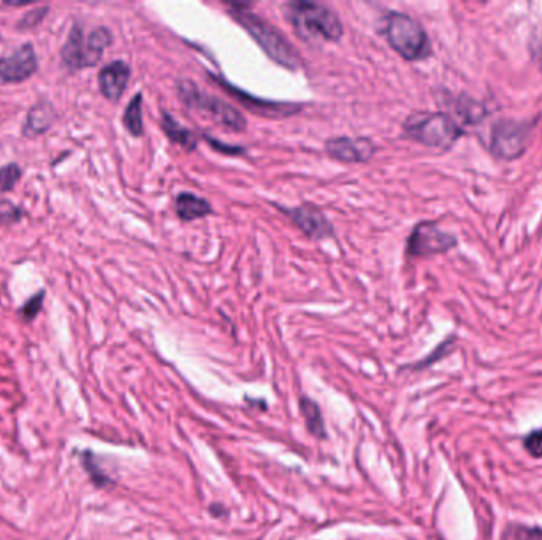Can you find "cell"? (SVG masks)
<instances>
[{
    "label": "cell",
    "mask_w": 542,
    "mask_h": 540,
    "mask_svg": "<svg viewBox=\"0 0 542 540\" xmlns=\"http://www.w3.org/2000/svg\"><path fill=\"white\" fill-rule=\"evenodd\" d=\"M228 14L250 34V38L260 46V50L264 51L265 56L271 59L275 64L289 71L301 69L303 59L297 53L292 43L289 42L285 36L281 34V30L275 28L271 22L250 12V5L230 4Z\"/></svg>",
    "instance_id": "obj_1"
},
{
    "label": "cell",
    "mask_w": 542,
    "mask_h": 540,
    "mask_svg": "<svg viewBox=\"0 0 542 540\" xmlns=\"http://www.w3.org/2000/svg\"><path fill=\"white\" fill-rule=\"evenodd\" d=\"M283 16L293 32L308 45L338 43L344 34L341 18L333 8L316 2H287Z\"/></svg>",
    "instance_id": "obj_2"
},
{
    "label": "cell",
    "mask_w": 542,
    "mask_h": 540,
    "mask_svg": "<svg viewBox=\"0 0 542 540\" xmlns=\"http://www.w3.org/2000/svg\"><path fill=\"white\" fill-rule=\"evenodd\" d=\"M378 30L385 42L407 62H421L433 56L427 30L413 16L401 12H385L378 21Z\"/></svg>",
    "instance_id": "obj_3"
},
{
    "label": "cell",
    "mask_w": 542,
    "mask_h": 540,
    "mask_svg": "<svg viewBox=\"0 0 542 540\" xmlns=\"http://www.w3.org/2000/svg\"><path fill=\"white\" fill-rule=\"evenodd\" d=\"M403 132L413 142L421 143L433 150L449 151L464 130L456 118L444 111H417L403 121Z\"/></svg>",
    "instance_id": "obj_4"
},
{
    "label": "cell",
    "mask_w": 542,
    "mask_h": 540,
    "mask_svg": "<svg viewBox=\"0 0 542 540\" xmlns=\"http://www.w3.org/2000/svg\"><path fill=\"white\" fill-rule=\"evenodd\" d=\"M177 95L179 102L191 111L205 114L230 132L242 134L248 127L246 118L234 105L216 97L213 94L201 91L193 79L177 81Z\"/></svg>",
    "instance_id": "obj_5"
},
{
    "label": "cell",
    "mask_w": 542,
    "mask_h": 540,
    "mask_svg": "<svg viewBox=\"0 0 542 540\" xmlns=\"http://www.w3.org/2000/svg\"><path fill=\"white\" fill-rule=\"evenodd\" d=\"M536 119H511L503 118L490 130V152L499 160H515L527 152L533 142Z\"/></svg>",
    "instance_id": "obj_6"
},
{
    "label": "cell",
    "mask_w": 542,
    "mask_h": 540,
    "mask_svg": "<svg viewBox=\"0 0 542 540\" xmlns=\"http://www.w3.org/2000/svg\"><path fill=\"white\" fill-rule=\"evenodd\" d=\"M208 77L213 79L214 83L219 86L221 89H224V93H227L230 97L238 100L242 107H246V110H250V113L256 114V116L281 119V118H291V116L299 113L305 107L303 103H293V102L259 99L256 95L246 93V91H242L240 87L232 85L222 75L208 73Z\"/></svg>",
    "instance_id": "obj_7"
},
{
    "label": "cell",
    "mask_w": 542,
    "mask_h": 540,
    "mask_svg": "<svg viewBox=\"0 0 542 540\" xmlns=\"http://www.w3.org/2000/svg\"><path fill=\"white\" fill-rule=\"evenodd\" d=\"M456 236L444 232L435 222L423 221L414 225L411 235L407 236L406 254L409 257H430L446 254L456 250Z\"/></svg>",
    "instance_id": "obj_8"
},
{
    "label": "cell",
    "mask_w": 542,
    "mask_h": 540,
    "mask_svg": "<svg viewBox=\"0 0 542 540\" xmlns=\"http://www.w3.org/2000/svg\"><path fill=\"white\" fill-rule=\"evenodd\" d=\"M281 213H284L291 221L299 227L303 235L313 241H322L335 236V227L327 216L321 209L314 207L313 203H303L300 207H278Z\"/></svg>",
    "instance_id": "obj_9"
},
{
    "label": "cell",
    "mask_w": 542,
    "mask_h": 540,
    "mask_svg": "<svg viewBox=\"0 0 542 540\" xmlns=\"http://www.w3.org/2000/svg\"><path fill=\"white\" fill-rule=\"evenodd\" d=\"M38 70V59L32 43H24L13 54L0 57V85H20Z\"/></svg>",
    "instance_id": "obj_10"
},
{
    "label": "cell",
    "mask_w": 542,
    "mask_h": 540,
    "mask_svg": "<svg viewBox=\"0 0 542 540\" xmlns=\"http://www.w3.org/2000/svg\"><path fill=\"white\" fill-rule=\"evenodd\" d=\"M324 148L330 159L341 164H366L378 151V146L368 136H336L327 140Z\"/></svg>",
    "instance_id": "obj_11"
},
{
    "label": "cell",
    "mask_w": 542,
    "mask_h": 540,
    "mask_svg": "<svg viewBox=\"0 0 542 540\" xmlns=\"http://www.w3.org/2000/svg\"><path fill=\"white\" fill-rule=\"evenodd\" d=\"M132 69L124 61H113L99 71L100 94L110 102H119L127 89Z\"/></svg>",
    "instance_id": "obj_12"
},
{
    "label": "cell",
    "mask_w": 542,
    "mask_h": 540,
    "mask_svg": "<svg viewBox=\"0 0 542 540\" xmlns=\"http://www.w3.org/2000/svg\"><path fill=\"white\" fill-rule=\"evenodd\" d=\"M61 61H62L64 67H67L70 71L85 70V69L91 67L85 29L78 22H75L71 26L64 46L61 50Z\"/></svg>",
    "instance_id": "obj_13"
},
{
    "label": "cell",
    "mask_w": 542,
    "mask_h": 540,
    "mask_svg": "<svg viewBox=\"0 0 542 540\" xmlns=\"http://www.w3.org/2000/svg\"><path fill=\"white\" fill-rule=\"evenodd\" d=\"M57 113L50 102H40L29 110L28 119L22 126V135L26 138H36L50 130L56 122Z\"/></svg>",
    "instance_id": "obj_14"
},
{
    "label": "cell",
    "mask_w": 542,
    "mask_h": 540,
    "mask_svg": "<svg viewBox=\"0 0 542 540\" xmlns=\"http://www.w3.org/2000/svg\"><path fill=\"white\" fill-rule=\"evenodd\" d=\"M175 211L179 221H199L213 214V207L208 200L201 199L193 192H181L175 199Z\"/></svg>",
    "instance_id": "obj_15"
},
{
    "label": "cell",
    "mask_w": 542,
    "mask_h": 540,
    "mask_svg": "<svg viewBox=\"0 0 542 540\" xmlns=\"http://www.w3.org/2000/svg\"><path fill=\"white\" fill-rule=\"evenodd\" d=\"M160 128L164 132L167 138L170 140L173 144H177L179 148L187 151V152H193L197 150L199 146V138L195 135V132H193L191 128L185 127L183 124H179L170 113L162 111V118H160Z\"/></svg>",
    "instance_id": "obj_16"
},
{
    "label": "cell",
    "mask_w": 542,
    "mask_h": 540,
    "mask_svg": "<svg viewBox=\"0 0 542 540\" xmlns=\"http://www.w3.org/2000/svg\"><path fill=\"white\" fill-rule=\"evenodd\" d=\"M299 405L300 413H301L303 419H305V423H307L308 431L313 434L314 438H317V439H325L327 438V430H325V421H324V415H322L319 405L314 399L301 397Z\"/></svg>",
    "instance_id": "obj_17"
},
{
    "label": "cell",
    "mask_w": 542,
    "mask_h": 540,
    "mask_svg": "<svg viewBox=\"0 0 542 540\" xmlns=\"http://www.w3.org/2000/svg\"><path fill=\"white\" fill-rule=\"evenodd\" d=\"M454 108H456V113L464 124H479L480 121H484L489 114V110L485 107L482 102L472 99L466 94H460L456 95V102H454Z\"/></svg>",
    "instance_id": "obj_18"
},
{
    "label": "cell",
    "mask_w": 542,
    "mask_h": 540,
    "mask_svg": "<svg viewBox=\"0 0 542 540\" xmlns=\"http://www.w3.org/2000/svg\"><path fill=\"white\" fill-rule=\"evenodd\" d=\"M122 124L127 134L134 138L144 135V122H143V94L136 93L122 114Z\"/></svg>",
    "instance_id": "obj_19"
},
{
    "label": "cell",
    "mask_w": 542,
    "mask_h": 540,
    "mask_svg": "<svg viewBox=\"0 0 542 540\" xmlns=\"http://www.w3.org/2000/svg\"><path fill=\"white\" fill-rule=\"evenodd\" d=\"M113 43V34L105 26L94 29L93 32L87 37V51H89V61L91 67H95L102 61L108 46Z\"/></svg>",
    "instance_id": "obj_20"
},
{
    "label": "cell",
    "mask_w": 542,
    "mask_h": 540,
    "mask_svg": "<svg viewBox=\"0 0 542 540\" xmlns=\"http://www.w3.org/2000/svg\"><path fill=\"white\" fill-rule=\"evenodd\" d=\"M79 458H81L83 468H85L86 472L89 474L91 482H93L95 487L103 488V487H108V485H114L113 480H111V479L103 472V470L100 468L99 462H97V456L94 455L91 450H85Z\"/></svg>",
    "instance_id": "obj_21"
},
{
    "label": "cell",
    "mask_w": 542,
    "mask_h": 540,
    "mask_svg": "<svg viewBox=\"0 0 542 540\" xmlns=\"http://www.w3.org/2000/svg\"><path fill=\"white\" fill-rule=\"evenodd\" d=\"M501 540H542V528L511 521L501 531Z\"/></svg>",
    "instance_id": "obj_22"
},
{
    "label": "cell",
    "mask_w": 542,
    "mask_h": 540,
    "mask_svg": "<svg viewBox=\"0 0 542 540\" xmlns=\"http://www.w3.org/2000/svg\"><path fill=\"white\" fill-rule=\"evenodd\" d=\"M22 178V168L16 162L0 167V195L12 192Z\"/></svg>",
    "instance_id": "obj_23"
},
{
    "label": "cell",
    "mask_w": 542,
    "mask_h": 540,
    "mask_svg": "<svg viewBox=\"0 0 542 540\" xmlns=\"http://www.w3.org/2000/svg\"><path fill=\"white\" fill-rule=\"evenodd\" d=\"M26 216L24 208L14 205L8 200L0 201V227H12L14 224L22 221Z\"/></svg>",
    "instance_id": "obj_24"
},
{
    "label": "cell",
    "mask_w": 542,
    "mask_h": 540,
    "mask_svg": "<svg viewBox=\"0 0 542 540\" xmlns=\"http://www.w3.org/2000/svg\"><path fill=\"white\" fill-rule=\"evenodd\" d=\"M45 297H46V291H37L34 297H30V299L20 307V311H18L20 317H21L24 322H32V320L37 319V315L42 313Z\"/></svg>",
    "instance_id": "obj_25"
},
{
    "label": "cell",
    "mask_w": 542,
    "mask_h": 540,
    "mask_svg": "<svg viewBox=\"0 0 542 540\" xmlns=\"http://www.w3.org/2000/svg\"><path fill=\"white\" fill-rule=\"evenodd\" d=\"M452 344H454V338H450L448 341L442 342L439 344L438 348L430 354V356H425L423 360H421L419 363H415L413 366H407L409 370L413 371H421L425 370L428 366H431V364H435L436 362H439L442 360L444 356H449L450 350H452Z\"/></svg>",
    "instance_id": "obj_26"
},
{
    "label": "cell",
    "mask_w": 542,
    "mask_h": 540,
    "mask_svg": "<svg viewBox=\"0 0 542 540\" xmlns=\"http://www.w3.org/2000/svg\"><path fill=\"white\" fill-rule=\"evenodd\" d=\"M48 13H50V7H48V5L30 10V12L24 14L21 20L18 21V24H16V30H30V29H36L37 26L42 24L43 20L46 18V14Z\"/></svg>",
    "instance_id": "obj_27"
},
{
    "label": "cell",
    "mask_w": 542,
    "mask_h": 540,
    "mask_svg": "<svg viewBox=\"0 0 542 540\" xmlns=\"http://www.w3.org/2000/svg\"><path fill=\"white\" fill-rule=\"evenodd\" d=\"M203 138H205V142L209 143V146H211L214 151H218V152H221V154H226V156H242V154H246V150L242 148V146L222 143L221 140H216V138L208 135V134H203Z\"/></svg>",
    "instance_id": "obj_28"
},
{
    "label": "cell",
    "mask_w": 542,
    "mask_h": 540,
    "mask_svg": "<svg viewBox=\"0 0 542 540\" xmlns=\"http://www.w3.org/2000/svg\"><path fill=\"white\" fill-rule=\"evenodd\" d=\"M523 447L533 458H542V430L528 433L523 439Z\"/></svg>",
    "instance_id": "obj_29"
},
{
    "label": "cell",
    "mask_w": 542,
    "mask_h": 540,
    "mask_svg": "<svg viewBox=\"0 0 542 540\" xmlns=\"http://www.w3.org/2000/svg\"><path fill=\"white\" fill-rule=\"evenodd\" d=\"M533 57H535L536 65L542 71V40H539V43L536 45L535 50H533Z\"/></svg>",
    "instance_id": "obj_30"
},
{
    "label": "cell",
    "mask_w": 542,
    "mask_h": 540,
    "mask_svg": "<svg viewBox=\"0 0 542 540\" xmlns=\"http://www.w3.org/2000/svg\"><path fill=\"white\" fill-rule=\"evenodd\" d=\"M209 511H211V513H213V517L219 519V517H222L221 512H224V507H222L221 504H213L211 507H209Z\"/></svg>",
    "instance_id": "obj_31"
}]
</instances>
